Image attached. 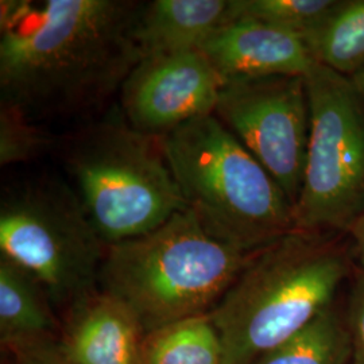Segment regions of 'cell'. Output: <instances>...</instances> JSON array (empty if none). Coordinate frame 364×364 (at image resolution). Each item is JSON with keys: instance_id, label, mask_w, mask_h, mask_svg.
I'll use <instances>...</instances> for the list:
<instances>
[{"instance_id": "cell-1", "label": "cell", "mask_w": 364, "mask_h": 364, "mask_svg": "<svg viewBox=\"0 0 364 364\" xmlns=\"http://www.w3.org/2000/svg\"><path fill=\"white\" fill-rule=\"evenodd\" d=\"M138 7L123 0H3L1 103L33 120L100 108L141 61Z\"/></svg>"}, {"instance_id": "cell-2", "label": "cell", "mask_w": 364, "mask_h": 364, "mask_svg": "<svg viewBox=\"0 0 364 364\" xmlns=\"http://www.w3.org/2000/svg\"><path fill=\"white\" fill-rule=\"evenodd\" d=\"M350 273L347 247L329 234L293 230L252 252L209 313L224 364H255L332 306Z\"/></svg>"}, {"instance_id": "cell-3", "label": "cell", "mask_w": 364, "mask_h": 364, "mask_svg": "<svg viewBox=\"0 0 364 364\" xmlns=\"http://www.w3.org/2000/svg\"><path fill=\"white\" fill-rule=\"evenodd\" d=\"M251 254L215 239L185 208L149 234L108 246L99 290L124 304L149 335L212 312Z\"/></svg>"}, {"instance_id": "cell-4", "label": "cell", "mask_w": 364, "mask_h": 364, "mask_svg": "<svg viewBox=\"0 0 364 364\" xmlns=\"http://www.w3.org/2000/svg\"><path fill=\"white\" fill-rule=\"evenodd\" d=\"M161 142L186 208L215 239L255 252L296 230L284 189L213 114Z\"/></svg>"}, {"instance_id": "cell-5", "label": "cell", "mask_w": 364, "mask_h": 364, "mask_svg": "<svg viewBox=\"0 0 364 364\" xmlns=\"http://www.w3.org/2000/svg\"><path fill=\"white\" fill-rule=\"evenodd\" d=\"M61 149L72 188L107 247L186 208L161 136L135 130L117 109L73 132Z\"/></svg>"}, {"instance_id": "cell-6", "label": "cell", "mask_w": 364, "mask_h": 364, "mask_svg": "<svg viewBox=\"0 0 364 364\" xmlns=\"http://www.w3.org/2000/svg\"><path fill=\"white\" fill-rule=\"evenodd\" d=\"M105 250L69 182L45 176L4 191L0 257L30 274L64 318L99 290Z\"/></svg>"}, {"instance_id": "cell-7", "label": "cell", "mask_w": 364, "mask_h": 364, "mask_svg": "<svg viewBox=\"0 0 364 364\" xmlns=\"http://www.w3.org/2000/svg\"><path fill=\"white\" fill-rule=\"evenodd\" d=\"M305 78L311 129L296 230L348 232L364 212V100L351 78L326 66Z\"/></svg>"}, {"instance_id": "cell-8", "label": "cell", "mask_w": 364, "mask_h": 364, "mask_svg": "<svg viewBox=\"0 0 364 364\" xmlns=\"http://www.w3.org/2000/svg\"><path fill=\"white\" fill-rule=\"evenodd\" d=\"M213 115L273 176L294 205L311 129L305 76L228 81L221 87Z\"/></svg>"}, {"instance_id": "cell-9", "label": "cell", "mask_w": 364, "mask_h": 364, "mask_svg": "<svg viewBox=\"0 0 364 364\" xmlns=\"http://www.w3.org/2000/svg\"><path fill=\"white\" fill-rule=\"evenodd\" d=\"M223 81L201 50L141 60L120 88V108L135 130L154 136L215 114Z\"/></svg>"}, {"instance_id": "cell-10", "label": "cell", "mask_w": 364, "mask_h": 364, "mask_svg": "<svg viewBox=\"0 0 364 364\" xmlns=\"http://www.w3.org/2000/svg\"><path fill=\"white\" fill-rule=\"evenodd\" d=\"M200 50L223 85L242 78L306 76L316 64L302 37L251 19L223 25Z\"/></svg>"}, {"instance_id": "cell-11", "label": "cell", "mask_w": 364, "mask_h": 364, "mask_svg": "<svg viewBox=\"0 0 364 364\" xmlns=\"http://www.w3.org/2000/svg\"><path fill=\"white\" fill-rule=\"evenodd\" d=\"M144 336L124 304L97 290L66 316L60 343L72 364H141Z\"/></svg>"}, {"instance_id": "cell-12", "label": "cell", "mask_w": 364, "mask_h": 364, "mask_svg": "<svg viewBox=\"0 0 364 364\" xmlns=\"http://www.w3.org/2000/svg\"><path fill=\"white\" fill-rule=\"evenodd\" d=\"M230 0H154L139 3L134 41L141 60L200 50L228 23Z\"/></svg>"}, {"instance_id": "cell-13", "label": "cell", "mask_w": 364, "mask_h": 364, "mask_svg": "<svg viewBox=\"0 0 364 364\" xmlns=\"http://www.w3.org/2000/svg\"><path fill=\"white\" fill-rule=\"evenodd\" d=\"M55 311L38 282L13 262L0 257V338L16 346L55 338Z\"/></svg>"}, {"instance_id": "cell-14", "label": "cell", "mask_w": 364, "mask_h": 364, "mask_svg": "<svg viewBox=\"0 0 364 364\" xmlns=\"http://www.w3.org/2000/svg\"><path fill=\"white\" fill-rule=\"evenodd\" d=\"M305 42L316 64L352 77L364 66V0H338Z\"/></svg>"}, {"instance_id": "cell-15", "label": "cell", "mask_w": 364, "mask_h": 364, "mask_svg": "<svg viewBox=\"0 0 364 364\" xmlns=\"http://www.w3.org/2000/svg\"><path fill=\"white\" fill-rule=\"evenodd\" d=\"M141 364H224L220 335L209 314L164 326L144 336Z\"/></svg>"}, {"instance_id": "cell-16", "label": "cell", "mask_w": 364, "mask_h": 364, "mask_svg": "<svg viewBox=\"0 0 364 364\" xmlns=\"http://www.w3.org/2000/svg\"><path fill=\"white\" fill-rule=\"evenodd\" d=\"M352 360L348 326L331 306L255 364H350Z\"/></svg>"}, {"instance_id": "cell-17", "label": "cell", "mask_w": 364, "mask_h": 364, "mask_svg": "<svg viewBox=\"0 0 364 364\" xmlns=\"http://www.w3.org/2000/svg\"><path fill=\"white\" fill-rule=\"evenodd\" d=\"M338 0H230L228 22L251 19L305 39L323 25Z\"/></svg>"}, {"instance_id": "cell-18", "label": "cell", "mask_w": 364, "mask_h": 364, "mask_svg": "<svg viewBox=\"0 0 364 364\" xmlns=\"http://www.w3.org/2000/svg\"><path fill=\"white\" fill-rule=\"evenodd\" d=\"M52 144L48 132L15 105H0V166L28 162Z\"/></svg>"}, {"instance_id": "cell-19", "label": "cell", "mask_w": 364, "mask_h": 364, "mask_svg": "<svg viewBox=\"0 0 364 364\" xmlns=\"http://www.w3.org/2000/svg\"><path fill=\"white\" fill-rule=\"evenodd\" d=\"M347 326L351 338L353 360L364 364V272L355 277L347 313Z\"/></svg>"}, {"instance_id": "cell-20", "label": "cell", "mask_w": 364, "mask_h": 364, "mask_svg": "<svg viewBox=\"0 0 364 364\" xmlns=\"http://www.w3.org/2000/svg\"><path fill=\"white\" fill-rule=\"evenodd\" d=\"M16 364H72L60 340L46 338L11 348Z\"/></svg>"}, {"instance_id": "cell-21", "label": "cell", "mask_w": 364, "mask_h": 364, "mask_svg": "<svg viewBox=\"0 0 364 364\" xmlns=\"http://www.w3.org/2000/svg\"><path fill=\"white\" fill-rule=\"evenodd\" d=\"M348 234L351 235L356 257L364 272V212L352 224L351 228L348 230Z\"/></svg>"}, {"instance_id": "cell-22", "label": "cell", "mask_w": 364, "mask_h": 364, "mask_svg": "<svg viewBox=\"0 0 364 364\" xmlns=\"http://www.w3.org/2000/svg\"><path fill=\"white\" fill-rule=\"evenodd\" d=\"M350 78H351L352 84L355 85L356 91L359 92V95L362 96V99L364 100V66Z\"/></svg>"}, {"instance_id": "cell-23", "label": "cell", "mask_w": 364, "mask_h": 364, "mask_svg": "<svg viewBox=\"0 0 364 364\" xmlns=\"http://www.w3.org/2000/svg\"><path fill=\"white\" fill-rule=\"evenodd\" d=\"M352 364H363V363H358V362H352Z\"/></svg>"}]
</instances>
